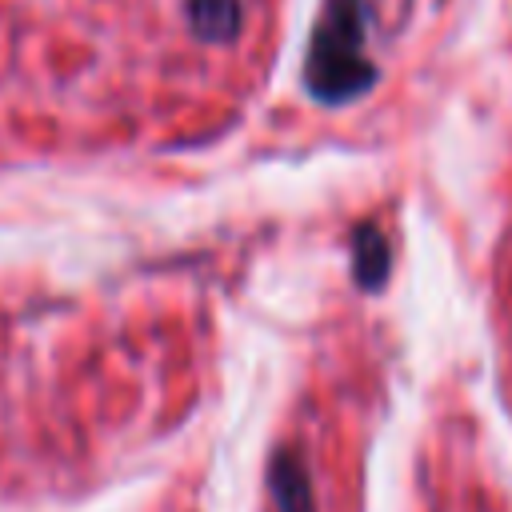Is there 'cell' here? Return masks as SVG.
<instances>
[{
    "mask_svg": "<svg viewBox=\"0 0 512 512\" xmlns=\"http://www.w3.org/2000/svg\"><path fill=\"white\" fill-rule=\"evenodd\" d=\"M256 28V0H0V56L24 40L56 44L28 76L76 44L56 68L52 88L88 76L92 96L96 44H108L104 104H136L180 92H216L240 80V52Z\"/></svg>",
    "mask_w": 512,
    "mask_h": 512,
    "instance_id": "obj_1",
    "label": "cell"
}]
</instances>
